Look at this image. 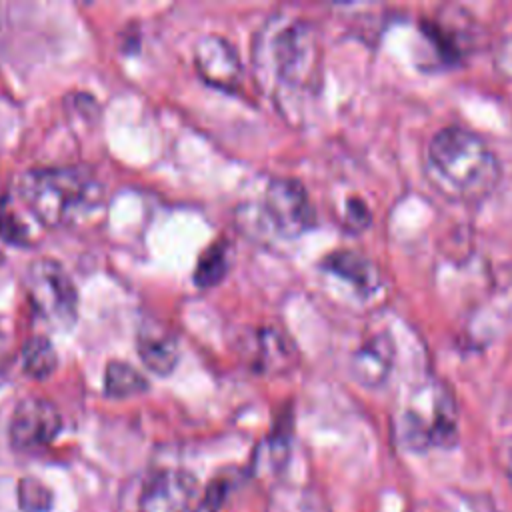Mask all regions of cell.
I'll list each match as a JSON object with an SVG mask.
<instances>
[{
	"label": "cell",
	"mask_w": 512,
	"mask_h": 512,
	"mask_svg": "<svg viewBox=\"0 0 512 512\" xmlns=\"http://www.w3.org/2000/svg\"><path fill=\"white\" fill-rule=\"evenodd\" d=\"M426 176L438 194L456 202H478L496 188L502 168L482 136L450 124L428 142Z\"/></svg>",
	"instance_id": "obj_1"
},
{
	"label": "cell",
	"mask_w": 512,
	"mask_h": 512,
	"mask_svg": "<svg viewBox=\"0 0 512 512\" xmlns=\"http://www.w3.org/2000/svg\"><path fill=\"white\" fill-rule=\"evenodd\" d=\"M30 212L46 226H68L100 206L104 186L80 166H36L18 180Z\"/></svg>",
	"instance_id": "obj_2"
},
{
	"label": "cell",
	"mask_w": 512,
	"mask_h": 512,
	"mask_svg": "<svg viewBox=\"0 0 512 512\" xmlns=\"http://www.w3.org/2000/svg\"><path fill=\"white\" fill-rule=\"evenodd\" d=\"M398 438L410 450L446 448L458 438L456 402L440 380L418 384L398 418Z\"/></svg>",
	"instance_id": "obj_3"
},
{
	"label": "cell",
	"mask_w": 512,
	"mask_h": 512,
	"mask_svg": "<svg viewBox=\"0 0 512 512\" xmlns=\"http://www.w3.org/2000/svg\"><path fill=\"white\" fill-rule=\"evenodd\" d=\"M24 288L44 322L70 328L78 312V292L68 272L52 258H36L24 272Z\"/></svg>",
	"instance_id": "obj_4"
},
{
	"label": "cell",
	"mask_w": 512,
	"mask_h": 512,
	"mask_svg": "<svg viewBox=\"0 0 512 512\" xmlns=\"http://www.w3.org/2000/svg\"><path fill=\"white\" fill-rule=\"evenodd\" d=\"M270 58L276 76L292 86H310L318 70V42L310 24L292 20L276 30L270 40Z\"/></svg>",
	"instance_id": "obj_5"
},
{
	"label": "cell",
	"mask_w": 512,
	"mask_h": 512,
	"mask_svg": "<svg viewBox=\"0 0 512 512\" xmlns=\"http://www.w3.org/2000/svg\"><path fill=\"white\" fill-rule=\"evenodd\" d=\"M264 210L272 226L286 238H296L316 224L312 200L296 178H272L264 192Z\"/></svg>",
	"instance_id": "obj_6"
},
{
	"label": "cell",
	"mask_w": 512,
	"mask_h": 512,
	"mask_svg": "<svg viewBox=\"0 0 512 512\" xmlns=\"http://www.w3.org/2000/svg\"><path fill=\"white\" fill-rule=\"evenodd\" d=\"M62 428L58 408L46 398L22 400L10 418V442L22 452H34L48 446Z\"/></svg>",
	"instance_id": "obj_7"
},
{
	"label": "cell",
	"mask_w": 512,
	"mask_h": 512,
	"mask_svg": "<svg viewBox=\"0 0 512 512\" xmlns=\"http://www.w3.org/2000/svg\"><path fill=\"white\" fill-rule=\"evenodd\" d=\"M198 494L196 478L178 468L154 472L138 496V512H192Z\"/></svg>",
	"instance_id": "obj_8"
},
{
	"label": "cell",
	"mask_w": 512,
	"mask_h": 512,
	"mask_svg": "<svg viewBox=\"0 0 512 512\" xmlns=\"http://www.w3.org/2000/svg\"><path fill=\"white\" fill-rule=\"evenodd\" d=\"M194 60L200 76L218 88L232 90L242 76V62L236 48L218 34H206L198 40Z\"/></svg>",
	"instance_id": "obj_9"
},
{
	"label": "cell",
	"mask_w": 512,
	"mask_h": 512,
	"mask_svg": "<svg viewBox=\"0 0 512 512\" xmlns=\"http://www.w3.org/2000/svg\"><path fill=\"white\" fill-rule=\"evenodd\" d=\"M396 346L390 334H374L362 342L352 354L350 368L358 382L364 386H380L392 372Z\"/></svg>",
	"instance_id": "obj_10"
},
{
	"label": "cell",
	"mask_w": 512,
	"mask_h": 512,
	"mask_svg": "<svg viewBox=\"0 0 512 512\" xmlns=\"http://www.w3.org/2000/svg\"><path fill=\"white\" fill-rule=\"evenodd\" d=\"M136 348L148 370L166 376L180 360L176 338L158 322H144L136 334Z\"/></svg>",
	"instance_id": "obj_11"
},
{
	"label": "cell",
	"mask_w": 512,
	"mask_h": 512,
	"mask_svg": "<svg viewBox=\"0 0 512 512\" xmlns=\"http://www.w3.org/2000/svg\"><path fill=\"white\" fill-rule=\"evenodd\" d=\"M296 350L284 332L272 326L258 328L248 346V360L262 372H282L294 364Z\"/></svg>",
	"instance_id": "obj_12"
},
{
	"label": "cell",
	"mask_w": 512,
	"mask_h": 512,
	"mask_svg": "<svg viewBox=\"0 0 512 512\" xmlns=\"http://www.w3.org/2000/svg\"><path fill=\"white\" fill-rule=\"evenodd\" d=\"M322 266L326 270H330L332 274L350 282L364 296L376 292L382 282L380 272L374 266V262L368 256H364L356 250H350V248H340V250L330 252L324 258Z\"/></svg>",
	"instance_id": "obj_13"
},
{
	"label": "cell",
	"mask_w": 512,
	"mask_h": 512,
	"mask_svg": "<svg viewBox=\"0 0 512 512\" xmlns=\"http://www.w3.org/2000/svg\"><path fill=\"white\" fill-rule=\"evenodd\" d=\"M148 388V380L132 364L122 360L108 362L104 370V390L112 398H128Z\"/></svg>",
	"instance_id": "obj_14"
},
{
	"label": "cell",
	"mask_w": 512,
	"mask_h": 512,
	"mask_svg": "<svg viewBox=\"0 0 512 512\" xmlns=\"http://www.w3.org/2000/svg\"><path fill=\"white\" fill-rule=\"evenodd\" d=\"M58 364L56 350L52 342L44 336H32L22 346V366L32 378H46L54 372Z\"/></svg>",
	"instance_id": "obj_15"
},
{
	"label": "cell",
	"mask_w": 512,
	"mask_h": 512,
	"mask_svg": "<svg viewBox=\"0 0 512 512\" xmlns=\"http://www.w3.org/2000/svg\"><path fill=\"white\" fill-rule=\"evenodd\" d=\"M226 270H228L226 244L214 242L198 258V264H196V270H194V280H196L198 286L208 288V286L220 282L222 276L226 274Z\"/></svg>",
	"instance_id": "obj_16"
},
{
	"label": "cell",
	"mask_w": 512,
	"mask_h": 512,
	"mask_svg": "<svg viewBox=\"0 0 512 512\" xmlns=\"http://www.w3.org/2000/svg\"><path fill=\"white\" fill-rule=\"evenodd\" d=\"M18 496L20 506L28 512H44L50 508V492L36 480H22Z\"/></svg>",
	"instance_id": "obj_17"
},
{
	"label": "cell",
	"mask_w": 512,
	"mask_h": 512,
	"mask_svg": "<svg viewBox=\"0 0 512 512\" xmlns=\"http://www.w3.org/2000/svg\"><path fill=\"white\" fill-rule=\"evenodd\" d=\"M0 236L12 244H24L28 240V230L12 210V206L0 200Z\"/></svg>",
	"instance_id": "obj_18"
},
{
	"label": "cell",
	"mask_w": 512,
	"mask_h": 512,
	"mask_svg": "<svg viewBox=\"0 0 512 512\" xmlns=\"http://www.w3.org/2000/svg\"><path fill=\"white\" fill-rule=\"evenodd\" d=\"M226 490H228V482L224 478L212 480L210 486L206 488L202 500H198V504H196V508L192 512H218L222 502H224Z\"/></svg>",
	"instance_id": "obj_19"
},
{
	"label": "cell",
	"mask_w": 512,
	"mask_h": 512,
	"mask_svg": "<svg viewBox=\"0 0 512 512\" xmlns=\"http://www.w3.org/2000/svg\"><path fill=\"white\" fill-rule=\"evenodd\" d=\"M346 224L354 230L366 228L370 224V212L360 198L352 196L346 200Z\"/></svg>",
	"instance_id": "obj_20"
}]
</instances>
